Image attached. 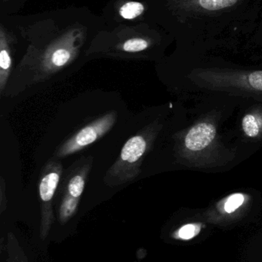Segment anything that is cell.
Masks as SVG:
<instances>
[{"label":"cell","instance_id":"cell-6","mask_svg":"<svg viewBox=\"0 0 262 262\" xmlns=\"http://www.w3.org/2000/svg\"><path fill=\"white\" fill-rule=\"evenodd\" d=\"M241 127L245 134L250 138H258L262 135V115L257 112L247 114L243 117Z\"/></svg>","mask_w":262,"mask_h":262},{"label":"cell","instance_id":"cell-5","mask_svg":"<svg viewBox=\"0 0 262 262\" xmlns=\"http://www.w3.org/2000/svg\"><path fill=\"white\" fill-rule=\"evenodd\" d=\"M89 169V164H85L80 169L75 171L66 183V194L75 199L81 197L86 186V178Z\"/></svg>","mask_w":262,"mask_h":262},{"label":"cell","instance_id":"cell-11","mask_svg":"<svg viewBox=\"0 0 262 262\" xmlns=\"http://www.w3.org/2000/svg\"><path fill=\"white\" fill-rule=\"evenodd\" d=\"M149 43L143 38H132L128 40L123 46V50L126 52H138L146 50Z\"/></svg>","mask_w":262,"mask_h":262},{"label":"cell","instance_id":"cell-3","mask_svg":"<svg viewBox=\"0 0 262 262\" xmlns=\"http://www.w3.org/2000/svg\"><path fill=\"white\" fill-rule=\"evenodd\" d=\"M116 120V112H110L89 123L57 148L55 158L69 157L98 141L112 130Z\"/></svg>","mask_w":262,"mask_h":262},{"label":"cell","instance_id":"cell-4","mask_svg":"<svg viewBox=\"0 0 262 262\" xmlns=\"http://www.w3.org/2000/svg\"><path fill=\"white\" fill-rule=\"evenodd\" d=\"M216 126L212 121L203 120L192 126L185 134L180 145L182 154L191 158H198L212 149L217 140Z\"/></svg>","mask_w":262,"mask_h":262},{"label":"cell","instance_id":"cell-12","mask_svg":"<svg viewBox=\"0 0 262 262\" xmlns=\"http://www.w3.org/2000/svg\"><path fill=\"white\" fill-rule=\"evenodd\" d=\"M199 231V225L191 223V224L185 225L183 227L180 228L177 235H178V238H181V239L189 240L196 236Z\"/></svg>","mask_w":262,"mask_h":262},{"label":"cell","instance_id":"cell-9","mask_svg":"<svg viewBox=\"0 0 262 262\" xmlns=\"http://www.w3.org/2000/svg\"><path fill=\"white\" fill-rule=\"evenodd\" d=\"M79 199L73 198L71 195L66 194L63 203H62L61 207H60V217L63 220H67L69 217L73 215L75 211L76 210L77 206L78 204Z\"/></svg>","mask_w":262,"mask_h":262},{"label":"cell","instance_id":"cell-2","mask_svg":"<svg viewBox=\"0 0 262 262\" xmlns=\"http://www.w3.org/2000/svg\"><path fill=\"white\" fill-rule=\"evenodd\" d=\"M191 81L201 89L213 92L262 97V71L246 72L200 71L191 75Z\"/></svg>","mask_w":262,"mask_h":262},{"label":"cell","instance_id":"cell-1","mask_svg":"<svg viewBox=\"0 0 262 262\" xmlns=\"http://www.w3.org/2000/svg\"><path fill=\"white\" fill-rule=\"evenodd\" d=\"M161 124L152 123L126 141L116 161L106 172L104 182L111 186H118L133 181L141 172L142 164L152 147Z\"/></svg>","mask_w":262,"mask_h":262},{"label":"cell","instance_id":"cell-8","mask_svg":"<svg viewBox=\"0 0 262 262\" xmlns=\"http://www.w3.org/2000/svg\"><path fill=\"white\" fill-rule=\"evenodd\" d=\"M144 11V6L137 2H129L120 8L119 13L126 19H132L141 15Z\"/></svg>","mask_w":262,"mask_h":262},{"label":"cell","instance_id":"cell-7","mask_svg":"<svg viewBox=\"0 0 262 262\" xmlns=\"http://www.w3.org/2000/svg\"><path fill=\"white\" fill-rule=\"evenodd\" d=\"M246 200V195L241 192L229 195L221 202L223 212L228 215L234 213L243 206Z\"/></svg>","mask_w":262,"mask_h":262},{"label":"cell","instance_id":"cell-10","mask_svg":"<svg viewBox=\"0 0 262 262\" xmlns=\"http://www.w3.org/2000/svg\"><path fill=\"white\" fill-rule=\"evenodd\" d=\"M237 0H199L201 7L207 10H219L229 7L236 3Z\"/></svg>","mask_w":262,"mask_h":262}]
</instances>
